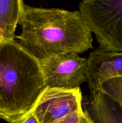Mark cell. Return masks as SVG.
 <instances>
[{"mask_svg": "<svg viewBox=\"0 0 122 123\" xmlns=\"http://www.w3.org/2000/svg\"><path fill=\"white\" fill-rule=\"evenodd\" d=\"M19 44L37 60L93 48L92 35L79 11L31 7L23 2Z\"/></svg>", "mask_w": 122, "mask_h": 123, "instance_id": "1", "label": "cell"}, {"mask_svg": "<svg viewBox=\"0 0 122 123\" xmlns=\"http://www.w3.org/2000/svg\"><path fill=\"white\" fill-rule=\"evenodd\" d=\"M45 88L39 60L19 43H0V111L13 123L33 108Z\"/></svg>", "mask_w": 122, "mask_h": 123, "instance_id": "2", "label": "cell"}, {"mask_svg": "<svg viewBox=\"0 0 122 123\" xmlns=\"http://www.w3.org/2000/svg\"><path fill=\"white\" fill-rule=\"evenodd\" d=\"M78 8L99 49L122 52V0H85Z\"/></svg>", "mask_w": 122, "mask_h": 123, "instance_id": "3", "label": "cell"}, {"mask_svg": "<svg viewBox=\"0 0 122 123\" xmlns=\"http://www.w3.org/2000/svg\"><path fill=\"white\" fill-rule=\"evenodd\" d=\"M45 88L72 90L87 81L88 60L76 53L39 60Z\"/></svg>", "mask_w": 122, "mask_h": 123, "instance_id": "4", "label": "cell"}, {"mask_svg": "<svg viewBox=\"0 0 122 123\" xmlns=\"http://www.w3.org/2000/svg\"><path fill=\"white\" fill-rule=\"evenodd\" d=\"M82 110L80 88L72 90L45 88L32 109L39 123H52Z\"/></svg>", "mask_w": 122, "mask_h": 123, "instance_id": "5", "label": "cell"}, {"mask_svg": "<svg viewBox=\"0 0 122 123\" xmlns=\"http://www.w3.org/2000/svg\"><path fill=\"white\" fill-rule=\"evenodd\" d=\"M87 82L90 92L100 90L107 80L122 77V52H112L99 48L90 54Z\"/></svg>", "mask_w": 122, "mask_h": 123, "instance_id": "6", "label": "cell"}, {"mask_svg": "<svg viewBox=\"0 0 122 123\" xmlns=\"http://www.w3.org/2000/svg\"><path fill=\"white\" fill-rule=\"evenodd\" d=\"M84 111L92 123H122V108L101 90L90 92Z\"/></svg>", "mask_w": 122, "mask_h": 123, "instance_id": "7", "label": "cell"}, {"mask_svg": "<svg viewBox=\"0 0 122 123\" xmlns=\"http://www.w3.org/2000/svg\"><path fill=\"white\" fill-rule=\"evenodd\" d=\"M22 0H0V43L15 40Z\"/></svg>", "mask_w": 122, "mask_h": 123, "instance_id": "8", "label": "cell"}, {"mask_svg": "<svg viewBox=\"0 0 122 123\" xmlns=\"http://www.w3.org/2000/svg\"><path fill=\"white\" fill-rule=\"evenodd\" d=\"M100 90L114 100L122 108V77L105 82L101 85Z\"/></svg>", "mask_w": 122, "mask_h": 123, "instance_id": "9", "label": "cell"}, {"mask_svg": "<svg viewBox=\"0 0 122 123\" xmlns=\"http://www.w3.org/2000/svg\"><path fill=\"white\" fill-rule=\"evenodd\" d=\"M52 123H92V121L87 112L83 109L71 113Z\"/></svg>", "mask_w": 122, "mask_h": 123, "instance_id": "10", "label": "cell"}, {"mask_svg": "<svg viewBox=\"0 0 122 123\" xmlns=\"http://www.w3.org/2000/svg\"><path fill=\"white\" fill-rule=\"evenodd\" d=\"M13 123H39L35 117L32 109Z\"/></svg>", "mask_w": 122, "mask_h": 123, "instance_id": "11", "label": "cell"}, {"mask_svg": "<svg viewBox=\"0 0 122 123\" xmlns=\"http://www.w3.org/2000/svg\"><path fill=\"white\" fill-rule=\"evenodd\" d=\"M0 119H4V120H5L4 115H3V114H2V112H1V111H0Z\"/></svg>", "mask_w": 122, "mask_h": 123, "instance_id": "12", "label": "cell"}]
</instances>
